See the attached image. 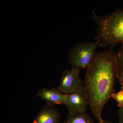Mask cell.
I'll use <instances>...</instances> for the list:
<instances>
[{"instance_id":"cell-1","label":"cell","mask_w":123,"mask_h":123,"mask_svg":"<svg viewBox=\"0 0 123 123\" xmlns=\"http://www.w3.org/2000/svg\"><path fill=\"white\" fill-rule=\"evenodd\" d=\"M113 48L97 52L86 69L84 88L92 115L98 123L103 122L102 113L112 93L117 74Z\"/></svg>"},{"instance_id":"cell-2","label":"cell","mask_w":123,"mask_h":123,"mask_svg":"<svg viewBox=\"0 0 123 123\" xmlns=\"http://www.w3.org/2000/svg\"><path fill=\"white\" fill-rule=\"evenodd\" d=\"M92 18L97 24V36L99 46L104 47L114 48L119 43H123V9L103 16L92 12Z\"/></svg>"},{"instance_id":"cell-3","label":"cell","mask_w":123,"mask_h":123,"mask_svg":"<svg viewBox=\"0 0 123 123\" xmlns=\"http://www.w3.org/2000/svg\"><path fill=\"white\" fill-rule=\"evenodd\" d=\"M100 42H81L78 43L69 52V62L73 68L80 70L86 69L97 54V47Z\"/></svg>"},{"instance_id":"cell-4","label":"cell","mask_w":123,"mask_h":123,"mask_svg":"<svg viewBox=\"0 0 123 123\" xmlns=\"http://www.w3.org/2000/svg\"><path fill=\"white\" fill-rule=\"evenodd\" d=\"M80 70L72 67L62 73L58 89L64 94L74 93L84 86V81L79 76Z\"/></svg>"},{"instance_id":"cell-5","label":"cell","mask_w":123,"mask_h":123,"mask_svg":"<svg viewBox=\"0 0 123 123\" xmlns=\"http://www.w3.org/2000/svg\"><path fill=\"white\" fill-rule=\"evenodd\" d=\"M64 105L67 108L68 114L86 112L89 102L84 86L73 93L67 95Z\"/></svg>"},{"instance_id":"cell-6","label":"cell","mask_w":123,"mask_h":123,"mask_svg":"<svg viewBox=\"0 0 123 123\" xmlns=\"http://www.w3.org/2000/svg\"><path fill=\"white\" fill-rule=\"evenodd\" d=\"M67 95L62 93L57 88L48 89L44 87L38 91L36 97L45 101L48 105L55 106L64 104Z\"/></svg>"},{"instance_id":"cell-7","label":"cell","mask_w":123,"mask_h":123,"mask_svg":"<svg viewBox=\"0 0 123 123\" xmlns=\"http://www.w3.org/2000/svg\"><path fill=\"white\" fill-rule=\"evenodd\" d=\"M61 115L55 106L46 104L41 108L31 123H59Z\"/></svg>"},{"instance_id":"cell-8","label":"cell","mask_w":123,"mask_h":123,"mask_svg":"<svg viewBox=\"0 0 123 123\" xmlns=\"http://www.w3.org/2000/svg\"><path fill=\"white\" fill-rule=\"evenodd\" d=\"M62 123H94L93 119L86 112L68 114Z\"/></svg>"},{"instance_id":"cell-9","label":"cell","mask_w":123,"mask_h":123,"mask_svg":"<svg viewBox=\"0 0 123 123\" xmlns=\"http://www.w3.org/2000/svg\"><path fill=\"white\" fill-rule=\"evenodd\" d=\"M118 51L114 53L117 79L123 87V43Z\"/></svg>"},{"instance_id":"cell-10","label":"cell","mask_w":123,"mask_h":123,"mask_svg":"<svg viewBox=\"0 0 123 123\" xmlns=\"http://www.w3.org/2000/svg\"><path fill=\"white\" fill-rule=\"evenodd\" d=\"M111 98L114 99L117 102V105L119 108L123 107V87L121 86V89L117 93H113Z\"/></svg>"},{"instance_id":"cell-11","label":"cell","mask_w":123,"mask_h":123,"mask_svg":"<svg viewBox=\"0 0 123 123\" xmlns=\"http://www.w3.org/2000/svg\"><path fill=\"white\" fill-rule=\"evenodd\" d=\"M118 114L119 123H123V107L119 108Z\"/></svg>"},{"instance_id":"cell-12","label":"cell","mask_w":123,"mask_h":123,"mask_svg":"<svg viewBox=\"0 0 123 123\" xmlns=\"http://www.w3.org/2000/svg\"><path fill=\"white\" fill-rule=\"evenodd\" d=\"M102 123H112L110 121H105V120H104L103 122Z\"/></svg>"}]
</instances>
